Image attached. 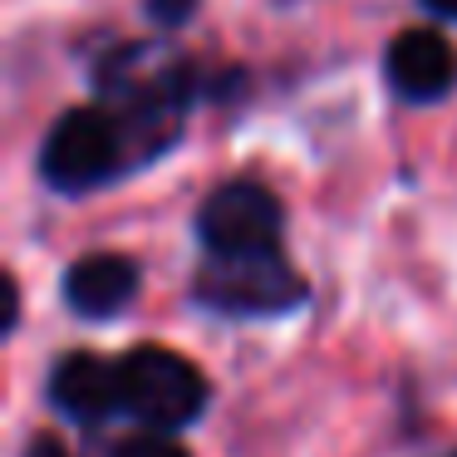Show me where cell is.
Instances as JSON below:
<instances>
[{
	"label": "cell",
	"instance_id": "cell-1",
	"mask_svg": "<svg viewBox=\"0 0 457 457\" xmlns=\"http://www.w3.org/2000/svg\"><path fill=\"white\" fill-rule=\"evenodd\" d=\"M119 394L123 413L148 423L153 433L182 428L207 408V378L187 354L162 345H138L119 359Z\"/></svg>",
	"mask_w": 457,
	"mask_h": 457
},
{
	"label": "cell",
	"instance_id": "cell-2",
	"mask_svg": "<svg viewBox=\"0 0 457 457\" xmlns=\"http://www.w3.org/2000/svg\"><path fill=\"white\" fill-rule=\"evenodd\" d=\"M123 143H129V129L113 113L70 109L45 138L40 172L54 192H89L123 168Z\"/></svg>",
	"mask_w": 457,
	"mask_h": 457
},
{
	"label": "cell",
	"instance_id": "cell-3",
	"mask_svg": "<svg viewBox=\"0 0 457 457\" xmlns=\"http://www.w3.org/2000/svg\"><path fill=\"white\" fill-rule=\"evenodd\" d=\"M197 295L221 315H280L305 300V280L280 251L266 256H212L197 276Z\"/></svg>",
	"mask_w": 457,
	"mask_h": 457
},
{
	"label": "cell",
	"instance_id": "cell-4",
	"mask_svg": "<svg viewBox=\"0 0 457 457\" xmlns=\"http://www.w3.org/2000/svg\"><path fill=\"white\" fill-rule=\"evenodd\" d=\"M197 237L212 256H266L280 251V202L261 182H227L202 202Z\"/></svg>",
	"mask_w": 457,
	"mask_h": 457
},
{
	"label": "cell",
	"instance_id": "cell-5",
	"mask_svg": "<svg viewBox=\"0 0 457 457\" xmlns=\"http://www.w3.org/2000/svg\"><path fill=\"white\" fill-rule=\"evenodd\" d=\"M388 84H394L403 99H443L457 84V45L443 30H403L384 54Z\"/></svg>",
	"mask_w": 457,
	"mask_h": 457
},
{
	"label": "cell",
	"instance_id": "cell-6",
	"mask_svg": "<svg viewBox=\"0 0 457 457\" xmlns=\"http://www.w3.org/2000/svg\"><path fill=\"white\" fill-rule=\"evenodd\" d=\"M50 398H54L60 413L79 418V423H99V418L113 413V408H123L119 364L89 354V349L64 354L60 364H54V374H50Z\"/></svg>",
	"mask_w": 457,
	"mask_h": 457
},
{
	"label": "cell",
	"instance_id": "cell-7",
	"mask_svg": "<svg viewBox=\"0 0 457 457\" xmlns=\"http://www.w3.org/2000/svg\"><path fill=\"white\" fill-rule=\"evenodd\" d=\"M133 290H138V266H133L129 256H113V251L84 256L64 270V300L89 320L119 315L133 300Z\"/></svg>",
	"mask_w": 457,
	"mask_h": 457
},
{
	"label": "cell",
	"instance_id": "cell-8",
	"mask_svg": "<svg viewBox=\"0 0 457 457\" xmlns=\"http://www.w3.org/2000/svg\"><path fill=\"white\" fill-rule=\"evenodd\" d=\"M113 457H187V453H182L168 433H138V437H129Z\"/></svg>",
	"mask_w": 457,
	"mask_h": 457
},
{
	"label": "cell",
	"instance_id": "cell-9",
	"mask_svg": "<svg viewBox=\"0 0 457 457\" xmlns=\"http://www.w3.org/2000/svg\"><path fill=\"white\" fill-rule=\"evenodd\" d=\"M25 457H70V447H64L60 437H50V433H35L30 443H25Z\"/></svg>",
	"mask_w": 457,
	"mask_h": 457
},
{
	"label": "cell",
	"instance_id": "cell-10",
	"mask_svg": "<svg viewBox=\"0 0 457 457\" xmlns=\"http://www.w3.org/2000/svg\"><path fill=\"white\" fill-rule=\"evenodd\" d=\"M153 21H182V15L192 11V0H148Z\"/></svg>",
	"mask_w": 457,
	"mask_h": 457
},
{
	"label": "cell",
	"instance_id": "cell-11",
	"mask_svg": "<svg viewBox=\"0 0 457 457\" xmlns=\"http://www.w3.org/2000/svg\"><path fill=\"white\" fill-rule=\"evenodd\" d=\"M433 15H447V21H457V0H423Z\"/></svg>",
	"mask_w": 457,
	"mask_h": 457
},
{
	"label": "cell",
	"instance_id": "cell-12",
	"mask_svg": "<svg viewBox=\"0 0 457 457\" xmlns=\"http://www.w3.org/2000/svg\"><path fill=\"white\" fill-rule=\"evenodd\" d=\"M453 457H457V453H453Z\"/></svg>",
	"mask_w": 457,
	"mask_h": 457
}]
</instances>
